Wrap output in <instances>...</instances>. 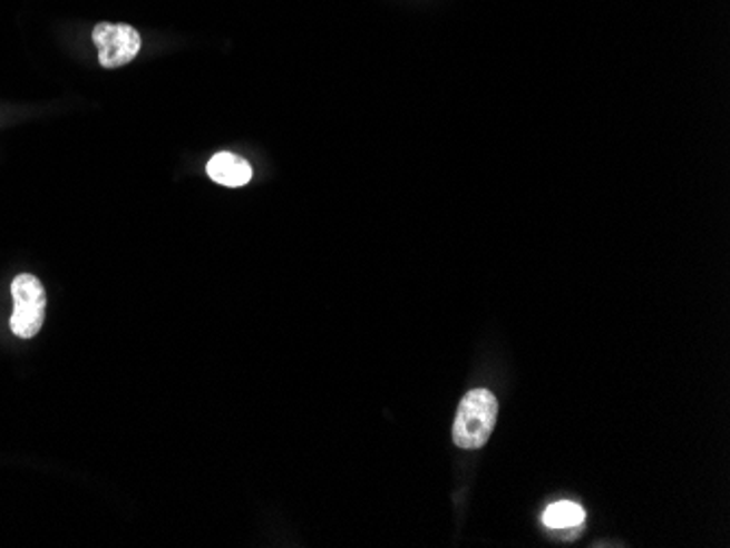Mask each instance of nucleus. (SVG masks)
<instances>
[{"label":"nucleus","instance_id":"4","mask_svg":"<svg viewBox=\"0 0 730 548\" xmlns=\"http://www.w3.org/2000/svg\"><path fill=\"white\" fill-rule=\"evenodd\" d=\"M206 170L213 182L227 186V188L245 186L252 179V166L247 165L243 158L227 154V151L213 156Z\"/></svg>","mask_w":730,"mask_h":548},{"label":"nucleus","instance_id":"2","mask_svg":"<svg viewBox=\"0 0 730 548\" xmlns=\"http://www.w3.org/2000/svg\"><path fill=\"white\" fill-rule=\"evenodd\" d=\"M13 313L9 320L11 332L20 339H33L47 317V291L42 282L31 274L18 275L11 282Z\"/></svg>","mask_w":730,"mask_h":548},{"label":"nucleus","instance_id":"5","mask_svg":"<svg viewBox=\"0 0 730 548\" xmlns=\"http://www.w3.org/2000/svg\"><path fill=\"white\" fill-rule=\"evenodd\" d=\"M543 522L549 529H571L584 522V509L571 500H562L545 511Z\"/></svg>","mask_w":730,"mask_h":548},{"label":"nucleus","instance_id":"1","mask_svg":"<svg viewBox=\"0 0 730 548\" xmlns=\"http://www.w3.org/2000/svg\"><path fill=\"white\" fill-rule=\"evenodd\" d=\"M499 415L497 395L490 389L468 391L452 422V441L464 450H477L488 443Z\"/></svg>","mask_w":730,"mask_h":548},{"label":"nucleus","instance_id":"3","mask_svg":"<svg viewBox=\"0 0 730 548\" xmlns=\"http://www.w3.org/2000/svg\"><path fill=\"white\" fill-rule=\"evenodd\" d=\"M93 42L99 51V63L104 68H120L140 53L143 38L129 25L99 22L93 29Z\"/></svg>","mask_w":730,"mask_h":548}]
</instances>
